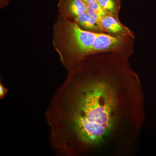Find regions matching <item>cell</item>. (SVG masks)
Segmentation results:
<instances>
[{
	"label": "cell",
	"instance_id": "1",
	"mask_svg": "<svg viewBox=\"0 0 156 156\" xmlns=\"http://www.w3.org/2000/svg\"><path fill=\"white\" fill-rule=\"evenodd\" d=\"M79 68L47 111L52 142L68 155L134 156L145 119L139 78L125 59Z\"/></svg>",
	"mask_w": 156,
	"mask_h": 156
},
{
	"label": "cell",
	"instance_id": "2",
	"mask_svg": "<svg viewBox=\"0 0 156 156\" xmlns=\"http://www.w3.org/2000/svg\"><path fill=\"white\" fill-rule=\"evenodd\" d=\"M65 29L66 48L73 56L74 62H79L92 54L119 51L122 47L126 38V37L85 30L76 22L69 21Z\"/></svg>",
	"mask_w": 156,
	"mask_h": 156
},
{
	"label": "cell",
	"instance_id": "3",
	"mask_svg": "<svg viewBox=\"0 0 156 156\" xmlns=\"http://www.w3.org/2000/svg\"><path fill=\"white\" fill-rule=\"evenodd\" d=\"M102 31L110 33L116 36L128 37H133L131 31L120 22L118 18L105 15L99 20Z\"/></svg>",
	"mask_w": 156,
	"mask_h": 156
},
{
	"label": "cell",
	"instance_id": "4",
	"mask_svg": "<svg viewBox=\"0 0 156 156\" xmlns=\"http://www.w3.org/2000/svg\"><path fill=\"white\" fill-rule=\"evenodd\" d=\"M59 8L74 19L87 12V5L83 0H60Z\"/></svg>",
	"mask_w": 156,
	"mask_h": 156
},
{
	"label": "cell",
	"instance_id": "5",
	"mask_svg": "<svg viewBox=\"0 0 156 156\" xmlns=\"http://www.w3.org/2000/svg\"><path fill=\"white\" fill-rule=\"evenodd\" d=\"M74 20L78 25L82 26L87 29L95 32L102 31L99 21L87 12L76 17Z\"/></svg>",
	"mask_w": 156,
	"mask_h": 156
},
{
	"label": "cell",
	"instance_id": "6",
	"mask_svg": "<svg viewBox=\"0 0 156 156\" xmlns=\"http://www.w3.org/2000/svg\"><path fill=\"white\" fill-rule=\"evenodd\" d=\"M97 2L108 15L118 18V14L121 8L120 0H98Z\"/></svg>",
	"mask_w": 156,
	"mask_h": 156
},
{
	"label": "cell",
	"instance_id": "7",
	"mask_svg": "<svg viewBox=\"0 0 156 156\" xmlns=\"http://www.w3.org/2000/svg\"><path fill=\"white\" fill-rule=\"evenodd\" d=\"M87 13H89L98 21L101 17L107 14L105 11L99 5L97 2L87 4Z\"/></svg>",
	"mask_w": 156,
	"mask_h": 156
},
{
	"label": "cell",
	"instance_id": "8",
	"mask_svg": "<svg viewBox=\"0 0 156 156\" xmlns=\"http://www.w3.org/2000/svg\"><path fill=\"white\" fill-rule=\"evenodd\" d=\"M6 92H7V90H6L5 88H4L2 85H1V86H0V96H1V98L5 96Z\"/></svg>",
	"mask_w": 156,
	"mask_h": 156
},
{
	"label": "cell",
	"instance_id": "9",
	"mask_svg": "<svg viewBox=\"0 0 156 156\" xmlns=\"http://www.w3.org/2000/svg\"><path fill=\"white\" fill-rule=\"evenodd\" d=\"M86 3V5L89 4V3H94L97 2L98 0H83Z\"/></svg>",
	"mask_w": 156,
	"mask_h": 156
}]
</instances>
